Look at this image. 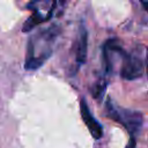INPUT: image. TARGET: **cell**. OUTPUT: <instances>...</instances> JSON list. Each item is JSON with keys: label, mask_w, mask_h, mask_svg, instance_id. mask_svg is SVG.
Masks as SVG:
<instances>
[{"label": "cell", "mask_w": 148, "mask_h": 148, "mask_svg": "<svg viewBox=\"0 0 148 148\" xmlns=\"http://www.w3.org/2000/svg\"><path fill=\"white\" fill-rule=\"evenodd\" d=\"M142 6H143V8L148 12V1H143V2H142Z\"/></svg>", "instance_id": "52a82bcc"}, {"label": "cell", "mask_w": 148, "mask_h": 148, "mask_svg": "<svg viewBox=\"0 0 148 148\" xmlns=\"http://www.w3.org/2000/svg\"><path fill=\"white\" fill-rule=\"evenodd\" d=\"M123 66L120 68V76L125 80H135L143 74V60L138 51L128 54L125 53L123 57Z\"/></svg>", "instance_id": "3957f363"}, {"label": "cell", "mask_w": 148, "mask_h": 148, "mask_svg": "<svg viewBox=\"0 0 148 148\" xmlns=\"http://www.w3.org/2000/svg\"><path fill=\"white\" fill-rule=\"evenodd\" d=\"M58 34V27L52 25L30 36L24 62V68L27 71H35L39 68L51 57L53 52V44Z\"/></svg>", "instance_id": "6da1fadb"}, {"label": "cell", "mask_w": 148, "mask_h": 148, "mask_svg": "<svg viewBox=\"0 0 148 148\" xmlns=\"http://www.w3.org/2000/svg\"><path fill=\"white\" fill-rule=\"evenodd\" d=\"M146 69H147V74H148V50H147V56H146Z\"/></svg>", "instance_id": "ba28073f"}, {"label": "cell", "mask_w": 148, "mask_h": 148, "mask_svg": "<svg viewBox=\"0 0 148 148\" xmlns=\"http://www.w3.org/2000/svg\"><path fill=\"white\" fill-rule=\"evenodd\" d=\"M80 112H81V117H82V120L84 123V125L87 126V128L89 130L91 136L95 139V140H98L103 136V128H102V125L96 120V118L91 114L90 110H89V106L86 102L84 98H81V102H80Z\"/></svg>", "instance_id": "277c9868"}, {"label": "cell", "mask_w": 148, "mask_h": 148, "mask_svg": "<svg viewBox=\"0 0 148 148\" xmlns=\"http://www.w3.org/2000/svg\"><path fill=\"white\" fill-rule=\"evenodd\" d=\"M87 51H88V32L86 28L82 25L79 32L77 39V47H76V62L77 65H83L87 59Z\"/></svg>", "instance_id": "5b68a950"}, {"label": "cell", "mask_w": 148, "mask_h": 148, "mask_svg": "<svg viewBox=\"0 0 148 148\" xmlns=\"http://www.w3.org/2000/svg\"><path fill=\"white\" fill-rule=\"evenodd\" d=\"M105 110H106V112H105L106 117L121 124L127 130L130 140L126 145V148H135L136 147V138L140 133V130H141L142 123H143V117H142L141 112L116 106L111 103L110 98L106 99Z\"/></svg>", "instance_id": "7a4b0ae2"}, {"label": "cell", "mask_w": 148, "mask_h": 148, "mask_svg": "<svg viewBox=\"0 0 148 148\" xmlns=\"http://www.w3.org/2000/svg\"><path fill=\"white\" fill-rule=\"evenodd\" d=\"M108 87V81L105 79H99L95 84L94 87L91 88V94H92V97L95 99H101L102 96L104 95V91Z\"/></svg>", "instance_id": "8992f818"}]
</instances>
